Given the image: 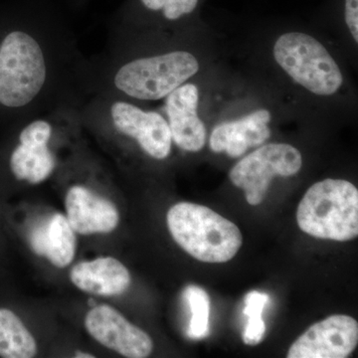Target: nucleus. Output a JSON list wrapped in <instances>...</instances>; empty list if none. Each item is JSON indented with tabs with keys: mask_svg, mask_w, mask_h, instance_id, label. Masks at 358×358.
I'll return each instance as SVG.
<instances>
[{
	"mask_svg": "<svg viewBox=\"0 0 358 358\" xmlns=\"http://www.w3.org/2000/svg\"><path fill=\"white\" fill-rule=\"evenodd\" d=\"M174 241L186 253L205 263H225L241 248V231L228 219L203 205L180 202L167 212Z\"/></svg>",
	"mask_w": 358,
	"mask_h": 358,
	"instance_id": "nucleus-1",
	"label": "nucleus"
},
{
	"mask_svg": "<svg viewBox=\"0 0 358 358\" xmlns=\"http://www.w3.org/2000/svg\"><path fill=\"white\" fill-rule=\"evenodd\" d=\"M299 227L310 236L346 242L358 235V190L343 179L315 183L301 200Z\"/></svg>",
	"mask_w": 358,
	"mask_h": 358,
	"instance_id": "nucleus-2",
	"label": "nucleus"
},
{
	"mask_svg": "<svg viewBox=\"0 0 358 358\" xmlns=\"http://www.w3.org/2000/svg\"><path fill=\"white\" fill-rule=\"evenodd\" d=\"M47 69L43 51L31 35L9 33L0 45V103L20 108L43 88Z\"/></svg>",
	"mask_w": 358,
	"mask_h": 358,
	"instance_id": "nucleus-3",
	"label": "nucleus"
},
{
	"mask_svg": "<svg viewBox=\"0 0 358 358\" xmlns=\"http://www.w3.org/2000/svg\"><path fill=\"white\" fill-rule=\"evenodd\" d=\"M199 70V61L192 54L174 51L127 63L117 71L114 82L127 96L138 100H160Z\"/></svg>",
	"mask_w": 358,
	"mask_h": 358,
	"instance_id": "nucleus-4",
	"label": "nucleus"
},
{
	"mask_svg": "<svg viewBox=\"0 0 358 358\" xmlns=\"http://www.w3.org/2000/svg\"><path fill=\"white\" fill-rule=\"evenodd\" d=\"M274 56L289 76L313 94L331 96L343 85L338 65L322 44L310 35H282L275 43Z\"/></svg>",
	"mask_w": 358,
	"mask_h": 358,
	"instance_id": "nucleus-5",
	"label": "nucleus"
},
{
	"mask_svg": "<svg viewBox=\"0 0 358 358\" xmlns=\"http://www.w3.org/2000/svg\"><path fill=\"white\" fill-rule=\"evenodd\" d=\"M301 152L287 143H271L258 148L231 169L233 185L241 188L250 205L262 203L275 176H292L300 171Z\"/></svg>",
	"mask_w": 358,
	"mask_h": 358,
	"instance_id": "nucleus-6",
	"label": "nucleus"
},
{
	"mask_svg": "<svg viewBox=\"0 0 358 358\" xmlns=\"http://www.w3.org/2000/svg\"><path fill=\"white\" fill-rule=\"evenodd\" d=\"M358 343V324L350 315H334L317 322L289 348L288 358H345Z\"/></svg>",
	"mask_w": 358,
	"mask_h": 358,
	"instance_id": "nucleus-7",
	"label": "nucleus"
},
{
	"mask_svg": "<svg viewBox=\"0 0 358 358\" xmlns=\"http://www.w3.org/2000/svg\"><path fill=\"white\" fill-rule=\"evenodd\" d=\"M85 327L98 343L122 357L145 358L154 350L150 336L110 306L92 308L87 313Z\"/></svg>",
	"mask_w": 358,
	"mask_h": 358,
	"instance_id": "nucleus-8",
	"label": "nucleus"
},
{
	"mask_svg": "<svg viewBox=\"0 0 358 358\" xmlns=\"http://www.w3.org/2000/svg\"><path fill=\"white\" fill-rule=\"evenodd\" d=\"M110 115L117 131L134 138L150 157L164 159L171 154L173 138L169 122L157 113L115 102L110 108Z\"/></svg>",
	"mask_w": 358,
	"mask_h": 358,
	"instance_id": "nucleus-9",
	"label": "nucleus"
},
{
	"mask_svg": "<svg viewBox=\"0 0 358 358\" xmlns=\"http://www.w3.org/2000/svg\"><path fill=\"white\" fill-rule=\"evenodd\" d=\"M52 128L46 121H35L20 136V145L10 159L11 171L20 180L37 185L49 178L55 169V159L49 150Z\"/></svg>",
	"mask_w": 358,
	"mask_h": 358,
	"instance_id": "nucleus-10",
	"label": "nucleus"
},
{
	"mask_svg": "<svg viewBox=\"0 0 358 358\" xmlns=\"http://www.w3.org/2000/svg\"><path fill=\"white\" fill-rule=\"evenodd\" d=\"M199 89L181 85L166 99V114L171 138L182 150L196 152L205 145L206 129L197 115Z\"/></svg>",
	"mask_w": 358,
	"mask_h": 358,
	"instance_id": "nucleus-11",
	"label": "nucleus"
},
{
	"mask_svg": "<svg viewBox=\"0 0 358 358\" xmlns=\"http://www.w3.org/2000/svg\"><path fill=\"white\" fill-rule=\"evenodd\" d=\"M68 221L82 235L113 232L119 224L117 207L84 186H73L66 196Z\"/></svg>",
	"mask_w": 358,
	"mask_h": 358,
	"instance_id": "nucleus-12",
	"label": "nucleus"
},
{
	"mask_svg": "<svg viewBox=\"0 0 358 358\" xmlns=\"http://www.w3.org/2000/svg\"><path fill=\"white\" fill-rule=\"evenodd\" d=\"M270 112L259 110L238 121L219 124L212 131L210 148L231 157H241L248 148L258 147L270 138Z\"/></svg>",
	"mask_w": 358,
	"mask_h": 358,
	"instance_id": "nucleus-13",
	"label": "nucleus"
},
{
	"mask_svg": "<svg viewBox=\"0 0 358 358\" xmlns=\"http://www.w3.org/2000/svg\"><path fill=\"white\" fill-rule=\"evenodd\" d=\"M71 281L85 293L103 296H119L131 285L128 268L113 257L77 264L71 270Z\"/></svg>",
	"mask_w": 358,
	"mask_h": 358,
	"instance_id": "nucleus-14",
	"label": "nucleus"
},
{
	"mask_svg": "<svg viewBox=\"0 0 358 358\" xmlns=\"http://www.w3.org/2000/svg\"><path fill=\"white\" fill-rule=\"evenodd\" d=\"M37 353L32 334L10 310L0 308V357L31 358Z\"/></svg>",
	"mask_w": 358,
	"mask_h": 358,
	"instance_id": "nucleus-15",
	"label": "nucleus"
},
{
	"mask_svg": "<svg viewBox=\"0 0 358 358\" xmlns=\"http://www.w3.org/2000/svg\"><path fill=\"white\" fill-rule=\"evenodd\" d=\"M63 214L56 213L47 222L45 255L55 267L65 268L76 253V235Z\"/></svg>",
	"mask_w": 358,
	"mask_h": 358,
	"instance_id": "nucleus-16",
	"label": "nucleus"
},
{
	"mask_svg": "<svg viewBox=\"0 0 358 358\" xmlns=\"http://www.w3.org/2000/svg\"><path fill=\"white\" fill-rule=\"evenodd\" d=\"M183 296L188 303L192 319L187 327V336L192 339H202L209 334L210 298L205 289L190 285L186 287Z\"/></svg>",
	"mask_w": 358,
	"mask_h": 358,
	"instance_id": "nucleus-17",
	"label": "nucleus"
},
{
	"mask_svg": "<svg viewBox=\"0 0 358 358\" xmlns=\"http://www.w3.org/2000/svg\"><path fill=\"white\" fill-rule=\"evenodd\" d=\"M268 296L262 292L252 291L244 299L243 315L247 317L242 338L245 345H258L262 343L266 334L263 310L268 303Z\"/></svg>",
	"mask_w": 358,
	"mask_h": 358,
	"instance_id": "nucleus-18",
	"label": "nucleus"
},
{
	"mask_svg": "<svg viewBox=\"0 0 358 358\" xmlns=\"http://www.w3.org/2000/svg\"><path fill=\"white\" fill-rule=\"evenodd\" d=\"M147 8L162 11L169 20H176L196 8L199 0H141Z\"/></svg>",
	"mask_w": 358,
	"mask_h": 358,
	"instance_id": "nucleus-19",
	"label": "nucleus"
},
{
	"mask_svg": "<svg viewBox=\"0 0 358 358\" xmlns=\"http://www.w3.org/2000/svg\"><path fill=\"white\" fill-rule=\"evenodd\" d=\"M345 22L355 42L358 41V0H345Z\"/></svg>",
	"mask_w": 358,
	"mask_h": 358,
	"instance_id": "nucleus-20",
	"label": "nucleus"
},
{
	"mask_svg": "<svg viewBox=\"0 0 358 358\" xmlns=\"http://www.w3.org/2000/svg\"><path fill=\"white\" fill-rule=\"evenodd\" d=\"M46 227L47 223L40 225L33 230L30 235V245H31L33 251L37 255H45V245H46Z\"/></svg>",
	"mask_w": 358,
	"mask_h": 358,
	"instance_id": "nucleus-21",
	"label": "nucleus"
},
{
	"mask_svg": "<svg viewBox=\"0 0 358 358\" xmlns=\"http://www.w3.org/2000/svg\"><path fill=\"white\" fill-rule=\"evenodd\" d=\"M75 357H77V358H93V357H94V355H90V353H85V352H77L76 353H75Z\"/></svg>",
	"mask_w": 358,
	"mask_h": 358,
	"instance_id": "nucleus-22",
	"label": "nucleus"
}]
</instances>
